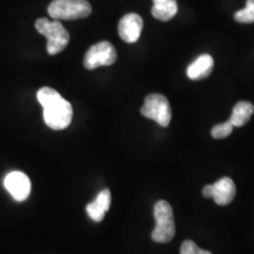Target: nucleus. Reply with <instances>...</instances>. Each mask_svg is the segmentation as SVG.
<instances>
[{
	"instance_id": "nucleus-1",
	"label": "nucleus",
	"mask_w": 254,
	"mask_h": 254,
	"mask_svg": "<svg viewBox=\"0 0 254 254\" xmlns=\"http://www.w3.org/2000/svg\"><path fill=\"white\" fill-rule=\"evenodd\" d=\"M37 98L44 109V122L46 125L56 131L67 128L73 117L72 105L51 87L40 88Z\"/></svg>"
},
{
	"instance_id": "nucleus-2",
	"label": "nucleus",
	"mask_w": 254,
	"mask_h": 254,
	"mask_svg": "<svg viewBox=\"0 0 254 254\" xmlns=\"http://www.w3.org/2000/svg\"><path fill=\"white\" fill-rule=\"evenodd\" d=\"M36 30L47 39V52L51 56L58 55L68 45L69 34L59 20L51 21L40 18L36 21Z\"/></svg>"
},
{
	"instance_id": "nucleus-3",
	"label": "nucleus",
	"mask_w": 254,
	"mask_h": 254,
	"mask_svg": "<svg viewBox=\"0 0 254 254\" xmlns=\"http://www.w3.org/2000/svg\"><path fill=\"white\" fill-rule=\"evenodd\" d=\"M155 227L152 232V239L155 243H170L176 234L173 209L166 200H159L154 205Z\"/></svg>"
},
{
	"instance_id": "nucleus-4",
	"label": "nucleus",
	"mask_w": 254,
	"mask_h": 254,
	"mask_svg": "<svg viewBox=\"0 0 254 254\" xmlns=\"http://www.w3.org/2000/svg\"><path fill=\"white\" fill-rule=\"evenodd\" d=\"M92 7L87 0H53L49 6V14L56 20H74L86 18Z\"/></svg>"
},
{
	"instance_id": "nucleus-5",
	"label": "nucleus",
	"mask_w": 254,
	"mask_h": 254,
	"mask_svg": "<svg viewBox=\"0 0 254 254\" xmlns=\"http://www.w3.org/2000/svg\"><path fill=\"white\" fill-rule=\"evenodd\" d=\"M140 112L145 118L154 120L160 126L167 127L172 119V110L170 101L163 94H148Z\"/></svg>"
},
{
	"instance_id": "nucleus-6",
	"label": "nucleus",
	"mask_w": 254,
	"mask_h": 254,
	"mask_svg": "<svg viewBox=\"0 0 254 254\" xmlns=\"http://www.w3.org/2000/svg\"><path fill=\"white\" fill-rule=\"evenodd\" d=\"M117 51L109 41H100L90 47L84 58V66L94 69L100 66H110L116 63Z\"/></svg>"
},
{
	"instance_id": "nucleus-7",
	"label": "nucleus",
	"mask_w": 254,
	"mask_h": 254,
	"mask_svg": "<svg viewBox=\"0 0 254 254\" xmlns=\"http://www.w3.org/2000/svg\"><path fill=\"white\" fill-rule=\"evenodd\" d=\"M237 193L236 185L231 178L225 177L215 182L213 185H207L202 189V195L205 198H213L220 206L231 204Z\"/></svg>"
},
{
	"instance_id": "nucleus-8",
	"label": "nucleus",
	"mask_w": 254,
	"mask_h": 254,
	"mask_svg": "<svg viewBox=\"0 0 254 254\" xmlns=\"http://www.w3.org/2000/svg\"><path fill=\"white\" fill-rule=\"evenodd\" d=\"M5 189L17 201H24L31 193L30 178L20 171H13L5 177Z\"/></svg>"
},
{
	"instance_id": "nucleus-9",
	"label": "nucleus",
	"mask_w": 254,
	"mask_h": 254,
	"mask_svg": "<svg viewBox=\"0 0 254 254\" xmlns=\"http://www.w3.org/2000/svg\"><path fill=\"white\" fill-rule=\"evenodd\" d=\"M142 26H144V23H142V19L139 14L128 13L124 15L119 21V36L125 43H136L140 38Z\"/></svg>"
},
{
	"instance_id": "nucleus-10",
	"label": "nucleus",
	"mask_w": 254,
	"mask_h": 254,
	"mask_svg": "<svg viewBox=\"0 0 254 254\" xmlns=\"http://www.w3.org/2000/svg\"><path fill=\"white\" fill-rule=\"evenodd\" d=\"M111 199H112V196H111L110 190L105 189L101 190L94 201L86 206L88 217L95 222H100L104 219L106 212L110 209Z\"/></svg>"
},
{
	"instance_id": "nucleus-11",
	"label": "nucleus",
	"mask_w": 254,
	"mask_h": 254,
	"mask_svg": "<svg viewBox=\"0 0 254 254\" xmlns=\"http://www.w3.org/2000/svg\"><path fill=\"white\" fill-rule=\"evenodd\" d=\"M214 60L209 55H201L187 67V77L192 80L207 78L212 73Z\"/></svg>"
},
{
	"instance_id": "nucleus-12",
	"label": "nucleus",
	"mask_w": 254,
	"mask_h": 254,
	"mask_svg": "<svg viewBox=\"0 0 254 254\" xmlns=\"http://www.w3.org/2000/svg\"><path fill=\"white\" fill-rule=\"evenodd\" d=\"M178 12L177 0H153L152 15L161 21H168Z\"/></svg>"
},
{
	"instance_id": "nucleus-13",
	"label": "nucleus",
	"mask_w": 254,
	"mask_h": 254,
	"mask_svg": "<svg viewBox=\"0 0 254 254\" xmlns=\"http://www.w3.org/2000/svg\"><path fill=\"white\" fill-rule=\"evenodd\" d=\"M254 112L253 104L249 101H239L233 107L232 114L230 117V123L233 127H241L250 122L251 117Z\"/></svg>"
},
{
	"instance_id": "nucleus-14",
	"label": "nucleus",
	"mask_w": 254,
	"mask_h": 254,
	"mask_svg": "<svg viewBox=\"0 0 254 254\" xmlns=\"http://www.w3.org/2000/svg\"><path fill=\"white\" fill-rule=\"evenodd\" d=\"M234 19L238 23L243 24H251L254 23V0H247L246 7L236 12Z\"/></svg>"
},
{
	"instance_id": "nucleus-15",
	"label": "nucleus",
	"mask_w": 254,
	"mask_h": 254,
	"mask_svg": "<svg viewBox=\"0 0 254 254\" xmlns=\"http://www.w3.org/2000/svg\"><path fill=\"white\" fill-rule=\"evenodd\" d=\"M232 131H233V125H232L230 120H228L226 123L215 125L213 128H212L211 134L215 139H224V138H227V136L232 133Z\"/></svg>"
},
{
	"instance_id": "nucleus-16",
	"label": "nucleus",
	"mask_w": 254,
	"mask_h": 254,
	"mask_svg": "<svg viewBox=\"0 0 254 254\" xmlns=\"http://www.w3.org/2000/svg\"><path fill=\"white\" fill-rule=\"evenodd\" d=\"M180 254H212L208 251L201 250L198 245L192 240L184 241L182 247H180Z\"/></svg>"
}]
</instances>
